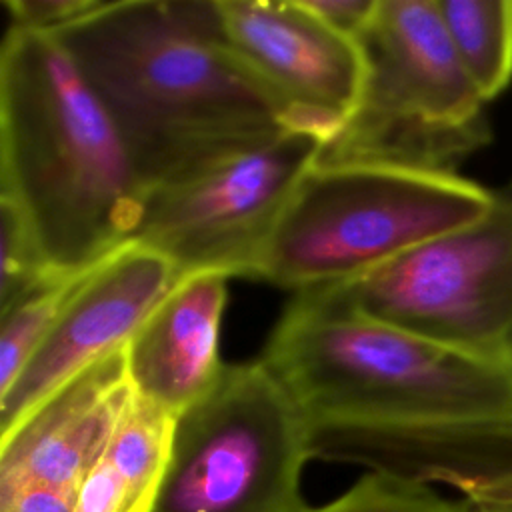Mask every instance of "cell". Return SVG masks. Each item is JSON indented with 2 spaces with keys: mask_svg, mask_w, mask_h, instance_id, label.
<instances>
[{
  "mask_svg": "<svg viewBox=\"0 0 512 512\" xmlns=\"http://www.w3.org/2000/svg\"><path fill=\"white\" fill-rule=\"evenodd\" d=\"M0 512H76V494L44 484L0 492Z\"/></svg>",
  "mask_w": 512,
  "mask_h": 512,
  "instance_id": "cell-20",
  "label": "cell"
},
{
  "mask_svg": "<svg viewBox=\"0 0 512 512\" xmlns=\"http://www.w3.org/2000/svg\"><path fill=\"white\" fill-rule=\"evenodd\" d=\"M144 188L106 112L60 42L10 26L0 48V198L56 270L130 242Z\"/></svg>",
  "mask_w": 512,
  "mask_h": 512,
  "instance_id": "cell-3",
  "label": "cell"
},
{
  "mask_svg": "<svg viewBox=\"0 0 512 512\" xmlns=\"http://www.w3.org/2000/svg\"><path fill=\"white\" fill-rule=\"evenodd\" d=\"M322 140L286 130L194 178L148 190L130 242L168 258L182 278L208 272L254 280Z\"/></svg>",
  "mask_w": 512,
  "mask_h": 512,
  "instance_id": "cell-8",
  "label": "cell"
},
{
  "mask_svg": "<svg viewBox=\"0 0 512 512\" xmlns=\"http://www.w3.org/2000/svg\"><path fill=\"white\" fill-rule=\"evenodd\" d=\"M132 394L124 348L62 384L0 434V492L44 484L76 494Z\"/></svg>",
  "mask_w": 512,
  "mask_h": 512,
  "instance_id": "cell-11",
  "label": "cell"
},
{
  "mask_svg": "<svg viewBox=\"0 0 512 512\" xmlns=\"http://www.w3.org/2000/svg\"><path fill=\"white\" fill-rule=\"evenodd\" d=\"M332 30L356 40L368 24L378 0H302Z\"/></svg>",
  "mask_w": 512,
  "mask_h": 512,
  "instance_id": "cell-21",
  "label": "cell"
},
{
  "mask_svg": "<svg viewBox=\"0 0 512 512\" xmlns=\"http://www.w3.org/2000/svg\"><path fill=\"white\" fill-rule=\"evenodd\" d=\"M260 360L312 458L460 492L512 466V358L450 348L294 294Z\"/></svg>",
  "mask_w": 512,
  "mask_h": 512,
  "instance_id": "cell-1",
  "label": "cell"
},
{
  "mask_svg": "<svg viewBox=\"0 0 512 512\" xmlns=\"http://www.w3.org/2000/svg\"><path fill=\"white\" fill-rule=\"evenodd\" d=\"M0 246V310H4L56 268L46 260L20 212L4 198H0Z\"/></svg>",
  "mask_w": 512,
  "mask_h": 512,
  "instance_id": "cell-17",
  "label": "cell"
},
{
  "mask_svg": "<svg viewBox=\"0 0 512 512\" xmlns=\"http://www.w3.org/2000/svg\"><path fill=\"white\" fill-rule=\"evenodd\" d=\"M456 504L444 500L428 484L400 480L384 474H366L336 500L306 508L304 512H454Z\"/></svg>",
  "mask_w": 512,
  "mask_h": 512,
  "instance_id": "cell-16",
  "label": "cell"
},
{
  "mask_svg": "<svg viewBox=\"0 0 512 512\" xmlns=\"http://www.w3.org/2000/svg\"><path fill=\"white\" fill-rule=\"evenodd\" d=\"M98 264L82 270H54L16 302L0 310V392L18 378L68 300Z\"/></svg>",
  "mask_w": 512,
  "mask_h": 512,
  "instance_id": "cell-15",
  "label": "cell"
},
{
  "mask_svg": "<svg viewBox=\"0 0 512 512\" xmlns=\"http://www.w3.org/2000/svg\"><path fill=\"white\" fill-rule=\"evenodd\" d=\"M454 512H512V500H502V502L462 500L456 504Z\"/></svg>",
  "mask_w": 512,
  "mask_h": 512,
  "instance_id": "cell-23",
  "label": "cell"
},
{
  "mask_svg": "<svg viewBox=\"0 0 512 512\" xmlns=\"http://www.w3.org/2000/svg\"><path fill=\"white\" fill-rule=\"evenodd\" d=\"M466 500L474 502H502L512 500V466L492 474L464 492Z\"/></svg>",
  "mask_w": 512,
  "mask_h": 512,
  "instance_id": "cell-22",
  "label": "cell"
},
{
  "mask_svg": "<svg viewBox=\"0 0 512 512\" xmlns=\"http://www.w3.org/2000/svg\"><path fill=\"white\" fill-rule=\"evenodd\" d=\"M310 458L304 418L264 362L226 364L218 384L176 416L152 512H304Z\"/></svg>",
  "mask_w": 512,
  "mask_h": 512,
  "instance_id": "cell-6",
  "label": "cell"
},
{
  "mask_svg": "<svg viewBox=\"0 0 512 512\" xmlns=\"http://www.w3.org/2000/svg\"><path fill=\"white\" fill-rule=\"evenodd\" d=\"M226 282L222 274L184 276L146 318L124 348L136 396L178 416L218 384Z\"/></svg>",
  "mask_w": 512,
  "mask_h": 512,
  "instance_id": "cell-12",
  "label": "cell"
},
{
  "mask_svg": "<svg viewBox=\"0 0 512 512\" xmlns=\"http://www.w3.org/2000/svg\"><path fill=\"white\" fill-rule=\"evenodd\" d=\"M76 512H140L132 492L100 458L76 490Z\"/></svg>",
  "mask_w": 512,
  "mask_h": 512,
  "instance_id": "cell-19",
  "label": "cell"
},
{
  "mask_svg": "<svg viewBox=\"0 0 512 512\" xmlns=\"http://www.w3.org/2000/svg\"><path fill=\"white\" fill-rule=\"evenodd\" d=\"M52 36L112 122L144 192L296 130L232 52L218 0H100Z\"/></svg>",
  "mask_w": 512,
  "mask_h": 512,
  "instance_id": "cell-2",
  "label": "cell"
},
{
  "mask_svg": "<svg viewBox=\"0 0 512 512\" xmlns=\"http://www.w3.org/2000/svg\"><path fill=\"white\" fill-rule=\"evenodd\" d=\"M456 56L488 104L512 82V0H436Z\"/></svg>",
  "mask_w": 512,
  "mask_h": 512,
  "instance_id": "cell-13",
  "label": "cell"
},
{
  "mask_svg": "<svg viewBox=\"0 0 512 512\" xmlns=\"http://www.w3.org/2000/svg\"><path fill=\"white\" fill-rule=\"evenodd\" d=\"M508 188H510V190H512V180H510V184H508Z\"/></svg>",
  "mask_w": 512,
  "mask_h": 512,
  "instance_id": "cell-24",
  "label": "cell"
},
{
  "mask_svg": "<svg viewBox=\"0 0 512 512\" xmlns=\"http://www.w3.org/2000/svg\"><path fill=\"white\" fill-rule=\"evenodd\" d=\"M362 84L316 164L458 174L490 142L486 102L464 72L436 0H378L358 34Z\"/></svg>",
  "mask_w": 512,
  "mask_h": 512,
  "instance_id": "cell-4",
  "label": "cell"
},
{
  "mask_svg": "<svg viewBox=\"0 0 512 512\" xmlns=\"http://www.w3.org/2000/svg\"><path fill=\"white\" fill-rule=\"evenodd\" d=\"M308 292L450 348L512 358V190H494L482 216L372 272Z\"/></svg>",
  "mask_w": 512,
  "mask_h": 512,
  "instance_id": "cell-7",
  "label": "cell"
},
{
  "mask_svg": "<svg viewBox=\"0 0 512 512\" xmlns=\"http://www.w3.org/2000/svg\"><path fill=\"white\" fill-rule=\"evenodd\" d=\"M494 200L460 174L314 164L290 198L254 280L294 294L360 278L482 216Z\"/></svg>",
  "mask_w": 512,
  "mask_h": 512,
  "instance_id": "cell-5",
  "label": "cell"
},
{
  "mask_svg": "<svg viewBox=\"0 0 512 512\" xmlns=\"http://www.w3.org/2000/svg\"><path fill=\"white\" fill-rule=\"evenodd\" d=\"M232 52L262 84L290 128L324 140L348 118L362 84L356 40L302 0H218Z\"/></svg>",
  "mask_w": 512,
  "mask_h": 512,
  "instance_id": "cell-9",
  "label": "cell"
},
{
  "mask_svg": "<svg viewBox=\"0 0 512 512\" xmlns=\"http://www.w3.org/2000/svg\"><path fill=\"white\" fill-rule=\"evenodd\" d=\"M98 4L100 0H4L10 26L48 34L80 20Z\"/></svg>",
  "mask_w": 512,
  "mask_h": 512,
  "instance_id": "cell-18",
  "label": "cell"
},
{
  "mask_svg": "<svg viewBox=\"0 0 512 512\" xmlns=\"http://www.w3.org/2000/svg\"><path fill=\"white\" fill-rule=\"evenodd\" d=\"M176 416L132 394L102 458L132 492L140 512H152L174 438Z\"/></svg>",
  "mask_w": 512,
  "mask_h": 512,
  "instance_id": "cell-14",
  "label": "cell"
},
{
  "mask_svg": "<svg viewBox=\"0 0 512 512\" xmlns=\"http://www.w3.org/2000/svg\"><path fill=\"white\" fill-rule=\"evenodd\" d=\"M180 280L168 258L134 242L104 258L68 300L18 378L0 392V434L62 384L126 348Z\"/></svg>",
  "mask_w": 512,
  "mask_h": 512,
  "instance_id": "cell-10",
  "label": "cell"
}]
</instances>
